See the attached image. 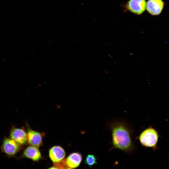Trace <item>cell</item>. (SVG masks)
<instances>
[{"label":"cell","mask_w":169,"mask_h":169,"mask_svg":"<svg viewBox=\"0 0 169 169\" xmlns=\"http://www.w3.org/2000/svg\"><path fill=\"white\" fill-rule=\"evenodd\" d=\"M109 127L111 131V148L127 153L134 151L135 147L132 139L133 131L129 124L121 120H115Z\"/></svg>","instance_id":"6da1fadb"},{"label":"cell","mask_w":169,"mask_h":169,"mask_svg":"<svg viewBox=\"0 0 169 169\" xmlns=\"http://www.w3.org/2000/svg\"><path fill=\"white\" fill-rule=\"evenodd\" d=\"M159 137L157 130L151 125L143 130L135 139L138 140L143 147L151 148L155 151L158 149Z\"/></svg>","instance_id":"7a4b0ae2"},{"label":"cell","mask_w":169,"mask_h":169,"mask_svg":"<svg viewBox=\"0 0 169 169\" xmlns=\"http://www.w3.org/2000/svg\"><path fill=\"white\" fill-rule=\"evenodd\" d=\"M21 149V146L11 138L7 137L3 139L1 147L2 151L9 156H14Z\"/></svg>","instance_id":"3957f363"},{"label":"cell","mask_w":169,"mask_h":169,"mask_svg":"<svg viewBox=\"0 0 169 169\" xmlns=\"http://www.w3.org/2000/svg\"><path fill=\"white\" fill-rule=\"evenodd\" d=\"M27 142L30 145L39 148L43 144V138L44 136V132L41 133L31 129L27 125Z\"/></svg>","instance_id":"277c9868"},{"label":"cell","mask_w":169,"mask_h":169,"mask_svg":"<svg viewBox=\"0 0 169 169\" xmlns=\"http://www.w3.org/2000/svg\"><path fill=\"white\" fill-rule=\"evenodd\" d=\"M146 6V0H129L125 7L129 11L139 15L145 11Z\"/></svg>","instance_id":"5b68a950"},{"label":"cell","mask_w":169,"mask_h":169,"mask_svg":"<svg viewBox=\"0 0 169 169\" xmlns=\"http://www.w3.org/2000/svg\"><path fill=\"white\" fill-rule=\"evenodd\" d=\"M10 137L21 146L28 142L27 132L23 128L13 127L10 131Z\"/></svg>","instance_id":"8992f818"},{"label":"cell","mask_w":169,"mask_h":169,"mask_svg":"<svg viewBox=\"0 0 169 169\" xmlns=\"http://www.w3.org/2000/svg\"><path fill=\"white\" fill-rule=\"evenodd\" d=\"M164 3L162 0H148L146 8L147 12L153 15H158L163 9Z\"/></svg>","instance_id":"52a82bcc"},{"label":"cell","mask_w":169,"mask_h":169,"mask_svg":"<svg viewBox=\"0 0 169 169\" xmlns=\"http://www.w3.org/2000/svg\"><path fill=\"white\" fill-rule=\"evenodd\" d=\"M22 156L30 159L35 162L39 161L42 158L38 148L30 145L24 150Z\"/></svg>","instance_id":"ba28073f"},{"label":"cell","mask_w":169,"mask_h":169,"mask_svg":"<svg viewBox=\"0 0 169 169\" xmlns=\"http://www.w3.org/2000/svg\"><path fill=\"white\" fill-rule=\"evenodd\" d=\"M65 156L64 150L59 146H53L49 150V157L54 163L60 161Z\"/></svg>","instance_id":"9c48e42d"},{"label":"cell","mask_w":169,"mask_h":169,"mask_svg":"<svg viewBox=\"0 0 169 169\" xmlns=\"http://www.w3.org/2000/svg\"><path fill=\"white\" fill-rule=\"evenodd\" d=\"M82 160V156L78 152H74L70 154L66 159V163L68 168H74L78 166Z\"/></svg>","instance_id":"30bf717a"},{"label":"cell","mask_w":169,"mask_h":169,"mask_svg":"<svg viewBox=\"0 0 169 169\" xmlns=\"http://www.w3.org/2000/svg\"><path fill=\"white\" fill-rule=\"evenodd\" d=\"M84 163L91 167L94 164H97V158L93 154H88L86 157Z\"/></svg>","instance_id":"8fae6325"}]
</instances>
